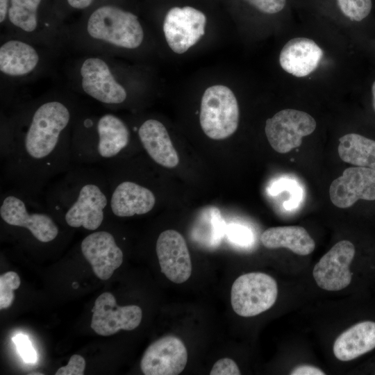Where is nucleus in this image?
I'll use <instances>...</instances> for the list:
<instances>
[{
  "label": "nucleus",
  "instance_id": "nucleus-3",
  "mask_svg": "<svg viewBox=\"0 0 375 375\" xmlns=\"http://www.w3.org/2000/svg\"><path fill=\"white\" fill-rule=\"evenodd\" d=\"M131 142V131L119 117L106 113L78 121L72 133V165H101L122 159Z\"/></svg>",
  "mask_w": 375,
  "mask_h": 375
},
{
  "label": "nucleus",
  "instance_id": "nucleus-17",
  "mask_svg": "<svg viewBox=\"0 0 375 375\" xmlns=\"http://www.w3.org/2000/svg\"><path fill=\"white\" fill-rule=\"evenodd\" d=\"M156 251L161 272L175 283H183L190 277L192 262L186 241L175 230H166L158 236Z\"/></svg>",
  "mask_w": 375,
  "mask_h": 375
},
{
  "label": "nucleus",
  "instance_id": "nucleus-34",
  "mask_svg": "<svg viewBox=\"0 0 375 375\" xmlns=\"http://www.w3.org/2000/svg\"><path fill=\"white\" fill-rule=\"evenodd\" d=\"M8 0H0V22L2 23L8 13Z\"/></svg>",
  "mask_w": 375,
  "mask_h": 375
},
{
  "label": "nucleus",
  "instance_id": "nucleus-30",
  "mask_svg": "<svg viewBox=\"0 0 375 375\" xmlns=\"http://www.w3.org/2000/svg\"><path fill=\"white\" fill-rule=\"evenodd\" d=\"M240 371L232 359L224 358L217 360L210 370V375H239Z\"/></svg>",
  "mask_w": 375,
  "mask_h": 375
},
{
  "label": "nucleus",
  "instance_id": "nucleus-7",
  "mask_svg": "<svg viewBox=\"0 0 375 375\" xmlns=\"http://www.w3.org/2000/svg\"><path fill=\"white\" fill-rule=\"evenodd\" d=\"M109 185V210L117 217L142 215L151 211L156 203L153 191L137 181L127 178L110 162L103 163Z\"/></svg>",
  "mask_w": 375,
  "mask_h": 375
},
{
  "label": "nucleus",
  "instance_id": "nucleus-24",
  "mask_svg": "<svg viewBox=\"0 0 375 375\" xmlns=\"http://www.w3.org/2000/svg\"><path fill=\"white\" fill-rule=\"evenodd\" d=\"M42 0H10L8 18L16 27L32 32L38 26L37 11Z\"/></svg>",
  "mask_w": 375,
  "mask_h": 375
},
{
  "label": "nucleus",
  "instance_id": "nucleus-4",
  "mask_svg": "<svg viewBox=\"0 0 375 375\" xmlns=\"http://www.w3.org/2000/svg\"><path fill=\"white\" fill-rule=\"evenodd\" d=\"M0 217L8 226L28 231L42 244L53 242L60 234L56 218L44 202L15 188L1 193Z\"/></svg>",
  "mask_w": 375,
  "mask_h": 375
},
{
  "label": "nucleus",
  "instance_id": "nucleus-12",
  "mask_svg": "<svg viewBox=\"0 0 375 375\" xmlns=\"http://www.w3.org/2000/svg\"><path fill=\"white\" fill-rule=\"evenodd\" d=\"M355 247L348 240L336 243L315 265L312 275L317 285L327 291H338L351 281L350 265L355 256Z\"/></svg>",
  "mask_w": 375,
  "mask_h": 375
},
{
  "label": "nucleus",
  "instance_id": "nucleus-32",
  "mask_svg": "<svg viewBox=\"0 0 375 375\" xmlns=\"http://www.w3.org/2000/svg\"><path fill=\"white\" fill-rule=\"evenodd\" d=\"M291 375H324L325 373L317 367L302 365L293 369L290 373Z\"/></svg>",
  "mask_w": 375,
  "mask_h": 375
},
{
  "label": "nucleus",
  "instance_id": "nucleus-29",
  "mask_svg": "<svg viewBox=\"0 0 375 375\" xmlns=\"http://www.w3.org/2000/svg\"><path fill=\"white\" fill-rule=\"evenodd\" d=\"M260 11L267 14H275L281 11L286 0H244Z\"/></svg>",
  "mask_w": 375,
  "mask_h": 375
},
{
  "label": "nucleus",
  "instance_id": "nucleus-5",
  "mask_svg": "<svg viewBox=\"0 0 375 375\" xmlns=\"http://www.w3.org/2000/svg\"><path fill=\"white\" fill-rule=\"evenodd\" d=\"M87 31L93 39L128 49L138 48L144 39L138 17L112 6L95 10L88 19Z\"/></svg>",
  "mask_w": 375,
  "mask_h": 375
},
{
  "label": "nucleus",
  "instance_id": "nucleus-18",
  "mask_svg": "<svg viewBox=\"0 0 375 375\" xmlns=\"http://www.w3.org/2000/svg\"><path fill=\"white\" fill-rule=\"evenodd\" d=\"M323 54L322 49L314 40L294 38L283 46L279 62L286 72L297 77H303L317 68Z\"/></svg>",
  "mask_w": 375,
  "mask_h": 375
},
{
  "label": "nucleus",
  "instance_id": "nucleus-19",
  "mask_svg": "<svg viewBox=\"0 0 375 375\" xmlns=\"http://www.w3.org/2000/svg\"><path fill=\"white\" fill-rule=\"evenodd\" d=\"M137 132L142 148L153 162L166 168L178 165V155L161 122L148 119L142 123Z\"/></svg>",
  "mask_w": 375,
  "mask_h": 375
},
{
  "label": "nucleus",
  "instance_id": "nucleus-10",
  "mask_svg": "<svg viewBox=\"0 0 375 375\" xmlns=\"http://www.w3.org/2000/svg\"><path fill=\"white\" fill-rule=\"evenodd\" d=\"M206 17L190 6L174 7L165 17L163 31L170 49L181 54L194 46L205 34Z\"/></svg>",
  "mask_w": 375,
  "mask_h": 375
},
{
  "label": "nucleus",
  "instance_id": "nucleus-15",
  "mask_svg": "<svg viewBox=\"0 0 375 375\" xmlns=\"http://www.w3.org/2000/svg\"><path fill=\"white\" fill-rule=\"evenodd\" d=\"M81 251L101 280L110 278L123 262V251L108 231L97 229L88 235L81 242Z\"/></svg>",
  "mask_w": 375,
  "mask_h": 375
},
{
  "label": "nucleus",
  "instance_id": "nucleus-1",
  "mask_svg": "<svg viewBox=\"0 0 375 375\" xmlns=\"http://www.w3.org/2000/svg\"><path fill=\"white\" fill-rule=\"evenodd\" d=\"M28 117L1 141L5 176L14 188L38 198L47 183L72 165L73 113L70 106L49 100L35 106Z\"/></svg>",
  "mask_w": 375,
  "mask_h": 375
},
{
  "label": "nucleus",
  "instance_id": "nucleus-21",
  "mask_svg": "<svg viewBox=\"0 0 375 375\" xmlns=\"http://www.w3.org/2000/svg\"><path fill=\"white\" fill-rule=\"evenodd\" d=\"M260 241L267 249L287 248L300 256H307L315 248L313 239L299 226L269 228L261 234Z\"/></svg>",
  "mask_w": 375,
  "mask_h": 375
},
{
  "label": "nucleus",
  "instance_id": "nucleus-28",
  "mask_svg": "<svg viewBox=\"0 0 375 375\" xmlns=\"http://www.w3.org/2000/svg\"><path fill=\"white\" fill-rule=\"evenodd\" d=\"M85 368V360L80 355L71 356L67 365L59 368L56 375H83Z\"/></svg>",
  "mask_w": 375,
  "mask_h": 375
},
{
  "label": "nucleus",
  "instance_id": "nucleus-23",
  "mask_svg": "<svg viewBox=\"0 0 375 375\" xmlns=\"http://www.w3.org/2000/svg\"><path fill=\"white\" fill-rule=\"evenodd\" d=\"M338 154L345 162L375 170V140L357 133L339 139Z\"/></svg>",
  "mask_w": 375,
  "mask_h": 375
},
{
  "label": "nucleus",
  "instance_id": "nucleus-6",
  "mask_svg": "<svg viewBox=\"0 0 375 375\" xmlns=\"http://www.w3.org/2000/svg\"><path fill=\"white\" fill-rule=\"evenodd\" d=\"M240 111L237 99L226 85L208 88L201 98L199 122L203 133L210 139L224 140L237 130Z\"/></svg>",
  "mask_w": 375,
  "mask_h": 375
},
{
  "label": "nucleus",
  "instance_id": "nucleus-2",
  "mask_svg": "<svg viewBox=\"0 0 375 375\" xmlns=\"http://www.w3.org/2000/svg\"><path fill=\"white\" fill-rule=\"evenodd\" d=\"M109 201L108 182L101 167L72 165L47 190L44 202L69 227L94 231L108 217Z\"/></svg>",
  "mask_w": 375,
  "mask_h": 375
},
{
  "label": "nucleus",
  "instance_id": "nucleus-16",
  "mask_svg": "<svg viewBox=\"0 0 375 375\" xmlns=\"http://www.w3.org/2000/svg\"><path fill=\"white\" fill-rule=\"evenodd\" d=\"M333 204L340 208L353 206L358 199L375 200V170L363 167L347 168L329 188Z\"/></svg>",
  "mask_w": 375,
  "mask_h": 375
},
{
  "label": "nucleus",
  "instance_id": "nucleus-11",
  "mask_svg": "<svg viewBox=\"0 0 375 375\" xmlns=\"http://www.w3.org/2000/svg\"><path fill=\"white\" fill-rule=\"evenodd\" d=\"M92 312L91 328L102 336L113 335L119 330H133L140 325L142 318L140 307L118 306L110 292H103L97 297Z\"/></svg>",
  "mask_w": 375,
  "mask_h": 375
},
{
  "label": "nucleus",
  "instance_id": "nucleus-9",
  "mask_svg": "<svg viewBox=\"0 0 375 375\" xmlns=\"http://www.w3.org/2000/svg\"><path fill=\"white\" fill-rule=\"evenodd\" d=\"M316 126L310 114L288 108L267 119L265 131L271 147L280 153H285L299 147L302 138L312 133Z\"/></svg>",
  "mask_w": 375,
  "mask_h": 375
},
{
  "label": "nucleus",
  "instance_id": "nucleus-27",
  "mask_svg": "<svg viewBox=\"0 0 375 375\" xmlns=\"http://www.w3.org/2000/svg\"><path fill=\"white\" fill-rule=\"evenodd\" d=\"M12 340L18 353L24 362L34 363L37 361V353L26 335L17 334Z\"/></svg>",
  "mask_w": 375,
  "mask_h": 375
},
{
  "label": "nucleus",
  "instance_id": "nucleus-22",
  "mask_svg": "<svg viewBox=\"0 0 375 375\" xmlns=\"http://www.w3.org/2000/svg\"><path fill=\"white\" fill-rule=\"evenodd\" d=\"M39 55L30 44L20 40H9L0 47V70L11 76H24L38 65Z\"/></svg>",
  "mask_w": 375,
  "mask_h": 375
},
{
  "label": "nucleus",
  "instance_id": "nucleus-26",
  "mask_svg": "<svg viewBox=\"0 0 375 375\" xmlns=\"http://www.w3.org/2000/svg\"><path fill=\"white\" fill-rule=\"evenodd\" d=\"M20 278L15 272H7L0 276V309L9 308L15 299L14 290L20 286Z\"/></svg>",
  "mask_w": 375,
  "mask_h": 375
},
{
  "label": "nucleus",
  "instance_id": "nucleus-36",
  "mask_svg": "<svg viewBox=\"0 0 375 375\" xmlns=\"http://www.w3.org/2000/svg\"><path fill=\"white\" fill-rule=\"evenodd\" d=\"M31 374V375L32 374H40L41 375V374H42V373H31V374Z\"/></svg>",
  "mask_w": 375,
  "mask_h": 375
},
{
  "label": "nucleus",
  "instance_id": "nucleus-14",
  "mask_svg": "<svg viewBox=\"0 0 375 375\" xmlns=\"http://www.w3.org/2000/svg\"><path fill=\"white\" fill-rule=\"evenodd\" d=\"M80 73L82 89L90 97L106 105H118L126 101V90L117 82L102 59L87 58L81 67Z\"/></svg>",
  "mask_w": 375,
  "mask_h": 375
},
{
  "label": "nucleus",
  "instance_id": "nucleus-8",
  "mask_svg": "<svg viewBox=\"0 0 375 375\" xmlns=\"http://www.w3.org/2000/svg\"><path fill=\"white\" fill-rule=\"evenodd\" d=\"M277 295V283L272 276L262 272H251L240 276L233 282L231 303L238 315L253 317L272 307Z\"/></svg>",
  "mask_w": 375,
  "mask_h": 375
},
{
  "label": "nucleus",
  "instance_id": "nucleus-33",
  "mask_svg": "<svg viewBox=\"0 0 375 375\" xmlns=\"http://www.w3.org/2000/svg\"><path fill=\"white\" fill-rule=\"evenodd\" d=\"M93 0H67L68 3L73 8L83 9L88 7Z\"/></svg>",
  "mask_w": 375,
  "mask_h": 375
},
{
  "label": "nucleus",
  "instance_id": "nucleus-35",
  "mask_svg": "<svg viewBox=\"0 0 375 375\" xmlns=\"http://www.w3.org/2000/svg\"><path fill=\"white\" fill-rule=\"evenodd\" d=\"M372 99H373V106L375 110V81H374L372 86Z\"/></svg>",
  "mask_w": 375,
  "mask_h": 375
},
{
  "label": "nucleus",
  "instance_id": "nucleus-20",
  "mask_svg": "<svg viewBox=\"0 0 375 375\" xmlns=\"http://www.w3.org/2000/svg\"><path fill=\"white\" fill-rule=\"evenodd\" d=\"M375 348V322H361L351 326L335 340L333 353L341 361L352 360Z\"/></svg>",
  "mask_w": 375,
  "mask_h": 375
},
{
  "label": "nucleus",
  "instance_id": "nucleus-31",
  "mask_svg": "<svg viewBox=\"0 0 375 375\" xmlns=\"http://www.w3.org/2000/svg\"><path fill=\"white\" fill-rule=\"evenodd\" d=\"M228 235L232 241L242 245L249 244L252 239L250 231L238 225H231L228 228Z\"/></svg>",
  "mask_w": 375,
  "mask_h": 375
},
{
  "label": "nucleus",
  "instance_id": "nucleus-13",
  "mask_svg": "<svg viewBox=\"0 0 375 375\" xmlns=\"http://www.w3.org/2000/svg\"><path fill=\"white\" fill-rule=\"evenodd\" d=\"M187 361L188 351L182 340L166 335L147 347L140 368L145 375H177L183 371Z\"/></svg>",
  "mask_w": 375,
  "mask_h": 375
},
{
  "label": "nucleus",
  "instance_id": "nucleus-25",
  "mask_svg": "<svg viewBox=\"0 0 375 375\" xmlns=\"http://www.w3.org/2000/svg\"><path fill=\"white\" fill-rule=\"evenodd\" d=\"M342 12L352 21L360 22L372 8V0H336Z\"/></svg>",
  "mask_w": 375,
  "mask_h": 375
}]
</instances>
